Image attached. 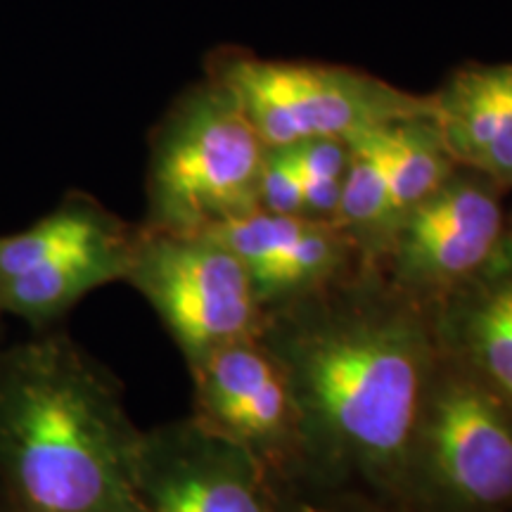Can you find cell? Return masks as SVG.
Here are the masks:
<instances>
[{
  "label": "cell",
  "instance_id": "obj_10",
  "mask_svg": "<svg viewBox=\"0 0 512 512\" xmlns=\"http://www.w3.org/2000/svg\"><path fill=\"white\" fill-rule=\"evenodd\" d=\"M280 489L252 453L192 415L143 430L138 512H283Z\"/></svg>",
  "mask_w": 512,
  "mask_h": 512
},
{
  "label": "cell",
  "instance_id": "obj_15",
  "mask_svg": "<svg viewBox=\"0 0 512 512\" xmlns=\"http://www.w3.org/2000/svg\"><path fill=\"white\" fill-rule=\"evenodd\" d=\"M458 169L432 117L399 121L389 133V240L399 223ZM389 245V242H387Z\"/></svg>",
  "mask_w": 512,
  "mask_h": 512
},
{
  "label": "cell",
  "instance_id": "obj_6",
  "mask_svg": "<svg viewBox=\"0 0 512 512\" xmlns=\"http://www.w3.org/2000/svg\"><path fill=\"white\" fill-rule=\"evenodd\" d=\"M136 238L93 197H64L34 226L0 235V313L53 330L86 294L124 283Z\"/></svg>",
  "mask_w": 512,
  "mask_h": 512
},
{
  "label": "cell",
  "instance_id": "obj_3",
  "mask_svg": "<svg viewBox=\"0 0 512 512\" xmlns=\"http://www.w3.org/2000/svg\"><path fill=\"white\" fill-rule=\"evenodd\" d=\"M268 147L238 100L207 79L157 126L147 164L143 228L207 233L259 209Z\"/></svg>",
  "mask_w": 512,
  "mask_h": 512
},
{
  "label": "cell",
  "instance_id": "obj_18",
  "mask_svg": "<svg viewBox=\"0 0 512 512\" xmlns=\"http://www.w3.org/2000/svg\"><path fill=\"white\" fill-rule=\"evenodd\" d=\"M508 242H510V247H512V219L508 223Z\"/></svg>",
  "mask_w": 512,
  "mask_h": 512
},
{
  "label": "cell",
  "instance_id": "obj_11",
  "mask_svg": "<svg viewBox=\"0 0 512 512\" xmlns=\"http://www.w3.org/2000/svg\"><path fill=\"white\" fill-rule=\"evenodd\" d=\"M207 233L238 254L266 313L311 297L366 264L335 223L309 216L256 209Z\"/></svg>",
  "mask_w": 512,
  "mask_h": 512
},
{
  "label": "cell",
  "instance_id": "obj_2",
  "mask_svg": "<svg viewBox=\"0 0 512 512\" xmlns=\"http://www.w3.org/2000/svg\"><path fill=\"white\" fill-rule=\"evenodd\" d=\"M140 439L119 382L72 337L43 330L0 349L5 512H138Z\"/></svg>",
  "mask_w": 512,
  "mask_h": 512
},
{
  "label": "cell",
  "instance_id": "obj_12",
  "mask_svg": "<svg viewBox=\"0 0 512 512\" xmlns=\"http://www.w3.org/2000/svg\"><path fill=\"white\" fill-rule=\"evenodd\" d=\"M441 354L512 408V247L432 306Z\"/></svg>",
  "mask_w": 512,
  "mask_h": 512
},
{
  "label": "cell",
  "instance_id": "obj_8",
  "mask_svg": "<svg viewBox=\"0 0 512 512\" xmlns=\"http://www.w3.org/2000/svg\"><path fill=\"white\" fill-rule=\"evenodd\" d=\"M505 238L501 185L458 166L399 223L377 268L396 290L432 309L484 271L501 254Z\"/></svg>",
  "mask_w": 512,
  "mask_h": 512
},
{
  "label": "cell",
  "instance_id": "obj_14",
  "mask_svg": "<svg viewBox=\"0 0 512 512\" xmlns=\"http://www.w3.org/2000/svg\"><path fill=\"white\" fill-rule=\"evenodd\" d=\"M394 126V124H392ZM373 128L349 138V164L335 226L368 266L380 264L389 242V133Z\"/></svg>",
  "mask_w": 512,
  "mask_h": 512
},
{
  "label": "cell",
  "instance_id": "obj_1",
  "mask_svg": "<svg viewBox=\"0 0 512 512\" xmlns=\"http://www.w3.org/2000/svg\"><path fill=\"white\" fill-rule=\"evenodd\" d=\"M302 420L309 482L361 484L401 503L408 456L441 349L432 311L377 266L266 313Z\"/></svg>",
  "mask_w": 512,
  "mask_h": 512
},
{
  "label": "cell",
  "instance_id": "obj_9",
  "mask_svg": "<svg viewBox=\"0 0 512 512\" xmlns=\"http://www.w3.org/2000/svg\"><path fill=\"white\" fill-rule=\"evenodd\" d=\"M192 418L245 448L280 484L309 482L290 382L264 339H242L188 366Z\"/></svg>",
  "mask_w": 512,
  "mask_h": 512
},
{
  "label": "cell",
  "instance_id": "obj_4",
  "mask_svg": "<svg viewBox=\"0 0 512 512\" xmlns=\"http://www.w3.org/2000/svg\"><path fill=\"white\" fill-rule=\"evenodd\" d=\"M401 505L418 512L512 505V408L444 354L413 434Z\"/></svg>",
  "mask_w": 512,
  "mask_h": 512
},
{
  "label": "cell",
  "instance_id": "obj_7",
  "mask_svg": "<svg viewBox=\"0 0 512 512\" xmlns=\"http://www.w3.org/2000/svg\"><path fill=\"white\" fill-rule=\"evenodd\" d=\"M124 283L152 306L188 366L264 332L266 311L247 268L214 233L138 226Z\"/></svg>",
  "mask_w": 512,
  "mask_h": 512
},
{
  "label": "cell",
  "instance_id": "obj_17",
  "mask_svg": "<svg viewBox=\"0 0 512 512\" xmlns=\"http://www.w3.org/2000/svg\"><path fill=\"white\" fill-rule=\"evenodd\" d=\"M259 209L278 216H304L302 181L292 147H268L259 178Z\"/></svg>",
  "mask_w": 512,
  "mask_h": 512
},
{
  "label": "cell",
  "instance_id": "obj_20",
  "mask_svg": "<svg viewBox=\"0 0 512 512\" xmlns=\"http://www.w3.org/2000/svg\"><path fill=\"white\" fill-rule=\"evenodd\" d=\"M0 318H3V313H0Z\"/></svg>",
  "mask_w": 512,
  "mask_h": 512
},
{
  "label": "cell",
  "instance_id": "obj_16",
  "mask_svg": "<svg viewBox=\"0 0 512 512\" xmlns=\"http://www.w3.org/2000/svg\"><path fill=\"white\" fill-rule=\"evenodd\" d=\"M302 181L304 216L335 223L349 164V140L320 138L290 145Z\"/></svg>",
  "mask_w": 512,
  "mask_h": 512
},
{
  "label": "cell",
  "instance_id": "obj_13",
  "mask_svg": "<svg viewBox=\"0 0 512 512\" xmlns=\"http://www.w3.org/2000/svg\"><path fill=\"white\" fill-rule=\"evenodd\" d=\"M430 107L453 162L512 185V62L456 69L430 93Z\"/></svg>",
  "mask_w": 512,
  "mask_h": 512
},
{
  "label": "cell",
  "instance_id": "obj_19",
  "mask_svg": "<svg viewBox=\"0 0 512 512\" xmlns=\"http://www.w3.org/2000/svg\"><path fill=\"white\" fill-rule=\"evenodd\" d=\"M0 512H5V505H3V501H0Z\"/></svg>",
  "mask_w": 512,
  "mask_h": 512
},
{
  "label": "cell",
  "instance_id": "obj_5",
  "mask_svg": "<svg viewBox=\"0 0 512 512\" xmlns=\"http://www.w3.org/2000/svg\"><path fill=\"white\" fill-rule=\"evenodd\" d=\"M209 79L238 100L266 147L320 138L349 140L373 128L430 117V95L339 64L266 60L230 50L216 55Z\"/></svg>",
  "mask_w": 512,
  "mask_h": 512
}]
</instances>
